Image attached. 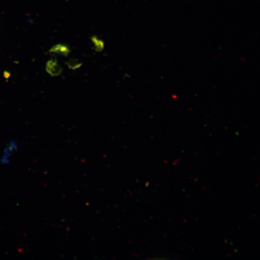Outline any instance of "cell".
<instances>
[{
    "label": "cell",
    "mask_w": 260,
    "mask_h": 260,
    "mask_svg": "<svg viewBox=\"0 0 260 260\" xmlns=\"http://www.w3.org/2000/svg\"><path fill=\"white\" fill-rule=\"evenodd\" d=\"M50 53L67 57L71 53V49L68 45L58 44L51 48Z\"/></svg>",
    "instance_id": "7a4b0ae2"
},
{
    "label": "cell",
    "mask_w": 260,
    "mask_h": 260,
    "mask_svg": "<svg viewBox=\"0 0 260 260\" xmlns=\"http://www.w3.org/2000/svg\"><path fill=\"white\" fill-rule=\"evenodd\" d=\"M62 68L58 63L57 61L54 58H51L48 61L46 65L47 72L53 77L60 76L62 72Z\"/></svg>",
    "instance_id": "6da1fadb"
},
{
    "label": "cell",
    "mask_w": 260,
    "mask_h": 260,
    "mask_svg": "<svg viewBox=\"0 0 260 260\" xmlns=\"http://www.w3.org/2000/svg\"><path fill=\"white\" fill-rule=\"evenodd\" d=\"M67 64L70 69L73 70L78 69L82 65V63L80 62L79 60L75 59V58H71V60L68 61Z\"/></svg>",
    "instance_id": "277c9868"
},
{
    "label": "cell",
    "mask_w": 260,
    "mask_h": 260,
    "mask_svg": "<svg viewBox=\"0 0 260 260\" xmlns=\"http://www.w3.org/2000/svg\"><path fill=\"white\" fill-rule=\"evenodd\" d=\"M91 40H92L95 51L101 52L104 50V48H105V43H104L102 40L94 36V37L91 38Z\"/></svg>",
    "instance_id": "3957f363"
}]
</instances>
